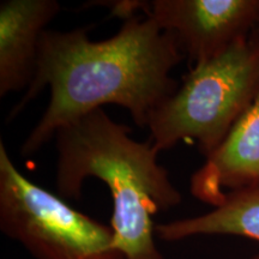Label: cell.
Instances as JSON below:
<instances>
[{
  "label": "cell",
  "instance_id": "1",
  "mask_svg": "<svg viewBox=\"0 0 259 259\" xmlns=\"http://www.w3.org/2000/svg\"><path fill=\"white\" fill-rule=\"evenodd\" d=\"M184 58L176 37L149 17L125 19L114 36L101 41L90 40L87 28L46 30L34 78L8 118L12 120L50 88L46 111L21 154L38 153L58 130L105 105L122 107L136 125L148 127L153 112L179 88L170 72Z\"/></svg>",
  "mask_w": 259,
  "mask_h": 259
},
{
  "label": "cell",
  "instance_id": "2",
  "mask_svg": "<svg viewBox=\"0 0 259 259\" xmlns=\"http://www.w3.org/2000/svg\"><path fill=\"white\" fill-rule=\"evenodd\" d=\"M130 134L102 108L58 130L57 190L63 198L79 200L84 181L101 180L113 198L109 226L116 248L125 259H163L153 216L179 205L183 194L158 163L150 139L139 142Z\"/></svg>",
  "mask_w": 259,
  "mask_h": 259
},
{
  "label": "cell",
  "instance_id": "3",
  "mask_svg": "<svg viewBox=\"0 0 259 259\" xmlns=\"http://www.w3.org/2000/svg\"><path fill=\"white\" fill-rule=\"evenodd\" d=\"M258 94L259 27L220 56L192 66L149 118V139L158 154L192 139L209 156Z\"/></svg>",
  "mask_w": 259,
  "mask_h": 259
},
{
  "label": "cell",
  "instance_id": "4",
  "mask_svg": "<svg viewBox=\"0 0 259 259\" xmlns=\"http://www.w3.org/2000/svg\"><path fill=\"white\" fill-rule=\"evenodd\" d=\"M0 229L36 259H125L114 232L23 176L0 141Z\"/></svg>",
  "mask_w": 259,
  "mask_h": 259
},
{
  "label": "cell",
  "instance_id": "5",
  "mask_svg": "<svg viewBox=\"0 0 259 259\" xmlns=\"http://www.w3.org/2000/svg\"><path fill=\"white\" fill-rule=\"evenodd\" d=\"M144 15L176 37L194 66L259 27V0H154L148 2Z\"/></svg>",
  "mask_w": 259,
  "mask_h": 259
},
{
  "label": "cell",
  "instance_id": "6",
  "mask_svg": "<svg viewBox=\"0 0 259 259\" xmlns=\"http://www.w3.org/2000/svg\"><path fill=\"white\" fill-rule=\"evenodd\" d=\"M259 185V94L227 137L191 177L190 191L216 208L231 191Z\"/></svg>",
  "mask_w": 259,
  "mask_h": 259
},
{
  "label": "cell",
  "instance_id": "7",
  "mask_svg": "<svg viewBox=\"0 0 259 259\" xmlns=\"http://www.w3.org/2000/svg\"><path fill=\"white\" fill-rule=\"evenodd\" d=\"M57 0H4L0 4V96L28 89L46 27L59 14Z\"/></svg>",
  "mask_w": 259,
  "mask_h": 259
},
{
  "label": "cell",
  "instance_id": "8",
  "mask_svg": "<svg viewBox=\"0 0 259 259\" xmlns=\"http://www.w3.org/2000/svg\"><path fill=\"white\" fill-rule=\"evenodd\" d=\"M155 234L163 241L199 235H233L259 241V185L226 193L219 206L203 215L156 225Z\"/></svg>",
  "mask_w": 259,
  "mask_h": 259
},
{
  "label": "cell",
  "instance_id": "9",
  "mask_svg": "<svg viewBox=\"0 0 259 259\" xmlns=\"http://www.w3.org/2000/svg\"><path fill=\"white\" fill-rule=\"evenodd\" d=\"M251 259H259V253H258V254H255V255H253V257H252Z\"/></svg>",
  "mask_w": 259,
  "mask_h": 259
}]
</instances>
